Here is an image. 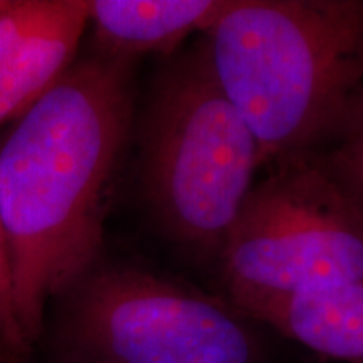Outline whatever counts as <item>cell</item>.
Wrapping results in <instances>:
<instances>
[{
	"label": "cell",
	"mask_w": 363,
	"mask_h": 363,
	"mask_svg": "<svg viewBox=\"0 0 363 363\" xmlns=\"http://www.w3.org/2000/svg\"><path fill=\"white\" fill-rule=\"evenodd\" d=\"M233 0H94L89 21L103 56L133 59L172 52L192 33H207Z\"/></svg>",
	"instance_id": "ba28073f"
},
{
	"label": "cell",
	"mask_w": 363,
	"mask_h": 363,
	"mask_svg": "<svg viewBox=\"0 0 363 363\" xmlns=\"http://www.w3.org/2000/svg\"><path fill=\"white\" fill-rule=\"evenodd\" d=\"M246 315L320 355L363 363V283L310 293L229 291Z\"/></svg>",
	"instance_id": "52a82bcc"
},
{
	"label": "cell",
	"mask_w": 363,
	"mask_h": 363,
	"mask_svg": "<svg viewBox=\"0 0 363 363\" xmlns=\"http://www.w3.org/2000/svg\"><path fill=\"white\" fill-rule=\"evenodd\" d=\"M66 316L67 343L94 363H252L247 330L202 294L130 267L86 276Z\"/></svg>",
	"instance_id": "5b68a950"
},
{
	"label": "cell",
	"mask_w": 363,
	"mask_h": 363,
	"mask_svg": "<svg viewBox=\"0 0 363 363\" xmlns=\"http://www.w3.org/2000/svg\"><path fill=\"white\" fill-rule=\"evenodd\" d=\"M89 12L86 0H19L0 12V125L66 74Z\"/></svg>",
	"instance_id": "8992f818"
},
{
	"label": "cell",
	"mask_w": 363,
	"mask_h": 363,
	"mask_svg": "<svg viewBox=\"0 0 363 363\" xmlns=\"http://www.w3.org/2000/svg\"><path fill=\"white\" fill-rule=\"evenodd\" d=\"M29 348L22 333L13 299V272L7 233L0 219V362L19 358Z\"/></svg>",
	"instance_id": "9c48e42d"
},
{
	"label": "cell",
	"mask_w": 363,
	"mask_h": 363,
	"mask_svg": "<svg viewBox=\"0 0 363 363\" xmlns=\"http://www.w3.org/2000/svg\"><path fill=\"white\" fill-rule=\"evenodd\" d=\"M9 4H11V2H9V0H0V12H2L4 9L9 6Z\"/></svg>",
	"instance_id": "8fae6325"
},
{
	"label": "cell",
	"mask_w": 363,
	"mask_h": 363,
	"mask_svg": "<svg viewBox=\"0 0 363 363\" xmlns=\"http://www.w3.org/2000/svg\"><path fill=\"white\" fill-rule=\"evenodd\" d=\"M138 128L140 184L152 216L175 242L220 257L261 160L206 43L155 76Z\"/></svg>",
	"instance_id": "3957f363"
},
{
	"label": "cell",
	"mask_w": 363,
	"mask_h": 363,
	"mask_svg": "<svg viewBox=\"0 0 363 363\" xmlns=\"http://www.w3.org/2000/svg\"><path fill=\"white\" fill-rule=\"evenodd\" d=\"M320 153L331 174L363 211V118L338 142Z\"/></svg>",
	"instance_id": "30bf717a"
},
{
	"label": "cell",
	"mask_w": 363,
	"mask_h": 363,
	"mask_svg": "<svg viewBox=\"0 0 363 363\" xmlns=\"http://www.w3.org/2000/svg\"><path fill=\"white\" fill-rule=\"evenodd\" d=\"M131 126L133 59L99 54L69 67L0 148V219L29 345L43 330L49 298L89 274L106 189Z\"/></svg>",
	"instance_id": "6da1fadb"
},
{
	"label": "cell",
	"mask_w": 363,
	"mask_h": 363,
	"mask_svg": "<svg viewBox=\"0 0 363 363\" xmlns=\"http://www.w3.org/2000/svg\"><path fill=\"white\" fill-rule=\"evenodd\" d=\"M267 165L222 247L227 289L296 294L363 283V211L321 153Z\"/></svg>",
	"instance_id": "277c9868"
},
{
	"label": "cell",
	"mask_w": 363,
	"mask_h": 363,
	"mask_svg": "<svg viewBox=\"0 0 363 363\" xmlns=\"http://www.w3.org/2000/svg\"><path fill=\"white\" fill-rule=\"evenodd\" d=\"M203 43L261 167L321 152L363 118V0H233Z\"/></svg>",
	"instance_id": "7a4b0ae2"
}]
</instances>
